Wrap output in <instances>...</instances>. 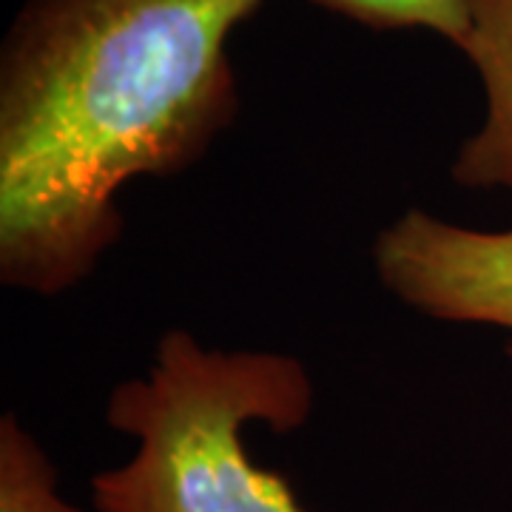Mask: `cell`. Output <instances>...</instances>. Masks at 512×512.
<instances>
[{
  "label": "cell",
  "instance_id": "cell-1",
  "mask_svg": "<svg viewBox=\"0 0 512 512\" xmlns=\"http://www.w3.org/2000/svg\"><path fill=\"white\" fill-rule=\"evenodd\" d=\"M262 0H29L0 60V279L83 282L117 194L197 163L237 117L228 40Z\"/></svg>",
  "mask_w": 512,
  "mask_h": 512
},
{
  "label": "cell",
  "instance_id": "cell-2",
  "mask_svg": "<svg viewBox=\"0 0 512 512\" xmlns=\"http://www.w3.org/2000/svg\"><path fill=\"white\" fill-rule=\"evenodd\" d=\"M311 373L271 350H208L168 330L143 379L111 393L106 419L137 441L126 464L92 478L97 512H305L291 484L251 461L245 427L299 430Z\"/></svg>",
  "mask_w": 512,
  "mask_h": 512
},
{
  "label": "cell",
  "instance_id": "cell-3",
  "mask_svg": "<svg viewBox=\"0 0 512 512\" xmlns=\"http://www.w3.org/2000/svg\"><path fill=\"white\" fill-rule=\"evenodd\" d=\"M373 262L384 288L413 311L512 336V228L478 231L410 208L379 234Z\"/></svg>",
  "mask_w": 512,
  "mask_h": 512
},
{
  "label": "cell",
  "instance_id": "cell-4",
  "mask_svg": "<svg viewBox=\"0 0 512 512\" xmlns=\"http://www.w3.org/2000/svg\"><path fill=\"white\" fill-rule=\"evenodd\" d=\"M461 52L481 77L484 120L458 148L453 180L512 197V0H473Z\"/></svg>",
  "mask_w": 512,
  "mask_h": 512
},
{
  "label": "cell",
  "instance_id": "cell-5",
  "mask_svg": "<svg viewBox=\"0 0 512 512\" xmlns=\"http://www.w3.org/2000/svg\"><path fill=\"white\" fill-rule=\"evenodd\" d=\"M0 512H86L60 493V476L18 413L0 421Z\"/></svg>",
  "mask_w": 512,
  "mask_h": 512
},
{
  "label": "cell",
  "instance_id": "cell-6",
  "mask_svg": "<svg viewBox=\"0 0 512 512\" xmlns=\"http://www.w3.org/2000/svg\"><path fill=\"white\" fill-rule=\"evenodd\" d=\"M353 20L384 29H427L447 37L450 43L467 40L473 0H316Z\"/></svg>",
  "mask_w": 512,
  "mask_h": 512
}]
</instances>
